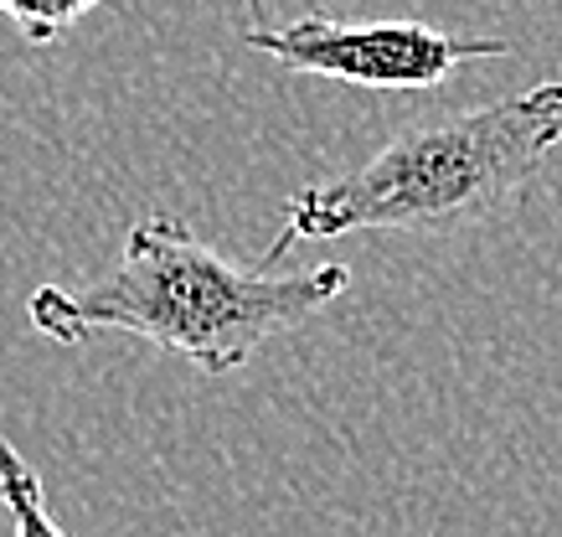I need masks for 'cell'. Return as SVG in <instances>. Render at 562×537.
Segmentation results:
<instances>
[{"mask_svg":"<svg viewBox=\"0 0 562 537\" xmlns=\"http://www.w3.org/2000/svg\"><path fill=\"white\" fill-rule=\"evenodd\" d=\"M284 254L290 243L273 238L258 264H233L181 217L150 212L130 227L120 259L103 275L83 284H42L26 300V315L63 347L99 331H124L206 378H222L273 336L315 321L351 284L346 264L284 269Z\"/></svg>","mask_w":562,"mask_h":537,"instance_id":"cell-1","label":"cell"},{"mask_svg":"<svg viewBox=\"0 0 562 537\" xmlns=\"http://www.w3.org/2000/svg\"><path fill=\"white\" fill-rule=\"evenodd\" d=\"M562 139V83L460 109L392 135L372 160L284 202L279 243L351 233H454L516 208Z\"/></svg>","mask_w":562,"mask_h":537,"instance_id":"cell-2","label":"cell"},{"mask_svg":"<svg viewBox=\"0 0 562 537\" xmlns=\"http://www.w3.org/2000/svg\"><path fill=\"white\" fill-rule=\"evenodd\" d=\"M243 42L279 68L351 88H434L464 63L512 53L501 36H449L424 21H336L325 11L284 26H254Z\"/></svg>","mask_w":562,"mask_h":537,"instance_id":"cell-3","label":"cell"},{"mask_svg":"<svg viewBox=\"0 0 562 537\" xmlns=\"http://www.w3.org/2000/svg\"><path fill=\"white\" fill-rule=\"evenodd\" d=\"M0 506H5L16 537H68L52 522L47 502H42V481H36V470L21 460L11 439H0Z\"/></svg>","mask_w":562,"mask_h":537,"instance_id":"cell-4","label":"cell"},{"mask_svg":"<svg viewBox=\"0 0 562 537\" xmlns=\"http://www.w3.org/2000/svg\"><path fill=\"white\" fill-rule=\"evenodd\" d=\"M99 5L103 0H0V16H11V26L32 47H52V42H63ZM248 5H258V0H248Z\"/></svg>","mask_w":562,"mask_h":537,"instance_id":"cell-5","label":"cell"}]
</instances>
